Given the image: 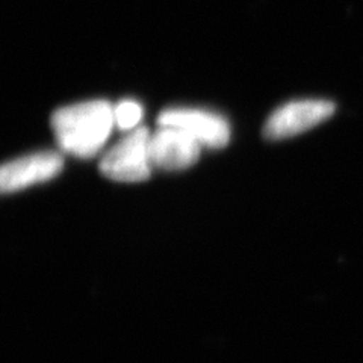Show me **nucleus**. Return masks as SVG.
<instances>
[{
  "label": "nucleus",
  "instance_id": "f257e3e1",
  "mask_svg": "<svg viewBox=\"0 0 363 363\" xmlns=\"http://www.w3.org/2000/svg\"><path fill=\"white\" fill-rule=\"evenodd\" d=\"M50 124L61 150L88 159L105 145L116 118L109 101L91 100L56 109Z\"/></svg>",
  "mask_w": 363,
  "mask_h": 363
},
{
  "label": "nucleus",
  "instance_id": "f03ea898",
  "mask_svg": "<svg viewBox=\"0 0 363 363\" xmlns=\"http://www.w3.org/2000/svg\"><path fill=\"white\" fill-rule=\"evenodd\" d=\"M150 132L147 128H136L100 161V172L105 177L117 182H143L152 174L149 157Z\"/></svg>",
  "mask_w": 363,
  "mask_h": 363
},
{
  "label": "nucleus",
  "instance_id": "7ed1b4c3",
  "mask_svg": "<svg viewBox=\"0 0 363 363\" xmlns=\"http://www.w3.org/2000/svg\"><path fill=\"white\" fill-rule=\"evenodd\" d=\"M335 109L333 101L323 99L289 101L271 113L265 123L264 136L271 141L291 138L330 118Z\"/></svg>",
  "mask_w": 363,
  "mask_h": 363
},
{
  "label": "nucleus",
  "instance_id": "20e7f679",
  "mask_svg": "<svg viewBox=\"0 0 363 363\" xmlns=\"http://www.w3.org/2000/svg\"><path fill=\"white\" fill-rule=\"evenodd\" d=\"M157 124L184 130L208 149H221L230 140L229 123L220 113L209 111L191 108L165 109L159 113Z\"/></svg>",
  "mask_w": 363,
  "mask_h": 363
},
{
  "label": "nucleus",
  "instance_id": "39448f33",
  "mask_svg": "<svg viewBox=\"0 0 363 363\" xmlns=\"http://www.w3.org/2000/svg\"><path fill=\"white\" fill-rule=\"evenodd\" d=\"M64 157L56 152H40L6 162L0 169L4 194L50 180L62 172Z\"/></svg>",
  "mask_w": 363,
  "mask_h": 363
},
{
  "label": "nucleus",
  "instance_id": "423d86ee",
  "mask_svg": "<svg viewBox=\"0 0 363 363\" xmlns=\"http://www.w3.org/2000/svg\"><path fill=\"white\" fill-rule=\"evenodd\" d=\"M201 145L176 128H164L150 135L149 141V157L152 167H157L168 172L185 169L194 165L200 157Z\"/></svg>",
  "mask_w": 363,
  "mask_h": 363
},
{
  "label": "nucleus",
  "instance_id": "0eeeda50",
  "mask_svg": "<svg viewBox=\"0 0 363 363\" xmlns=\"http://www.w3.org/2000/svg\"><path fill=\"white\" fill-rule=\"evenodd\" d=\"M113 118L120 130L130 132L138 128L143 118V106L135 100H123L113 108Z\"/></svg>",
  "mask_w": 363,
  "mask_h": 363
}]
</instances>
